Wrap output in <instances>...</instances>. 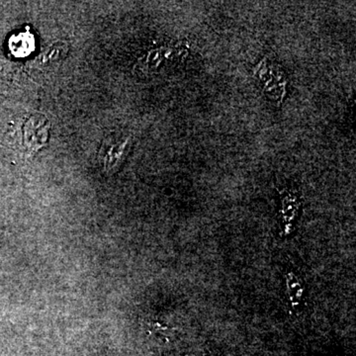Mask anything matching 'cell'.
<instances>
[{"instance_id": "cell-1", "label": "cell", "mask_w": 356, "mask_h": 356, "mask_svg": "<svg viewBox=\"0 0 356 356\" xmlns=\"http://www.w3.org/2000/svg\"><path fill=\"white\" fill-rule=\"evenodd\" d=\"M51 122L44 114L31 115L23 124V146L27 154L34 155L48 145Z\"/></svg>"}, {"instance_id": "cell-2", "label": "cell", "mask_w": 356, "mask_h": 356, "mask_svg": "<svg viewBox=\"0 0 356 356\" xmlns=\"http://www.w3.org/2000/svg\"><path fill=\"white\" fill-rule=\"evenodd\" d=\"M129 143L130 139L127 138L125 141H114L103 145L101 148L100 155L102 157L106 173H111L120 166L121 162L123 161L126 152H127Z\"/></svg>"}, {"instance_id": "cell-4", "label": "cell", "mask_w": 356, "mask_h": 356, "mask_svg": "<svg viewBox=\"0 0 356 356\" xmlns=\"http://www.w3.org/2000/svg\"><path fill=\"white\" fill-rule=\"evenodd\" d=\"M166 356H206L204 355H201V353H175V355H170Z\"/></svg>"}, {"instance_id": "cell-3", "label": "cell", "mask_w": 356, "mask_h": 356, "mask_svg": "<svg viewBox=\"0 0 356 356\" xmlns=\"http://www.w3.org/2000/svg\"><path fill=\"white\" fill-rule=\"evenodd\" d=\"M287 292L289 297L290 303L294 308L300 307L304 297V284L303 281L294 274H288L287 276Z\"/></svg>"}]
</instances>
